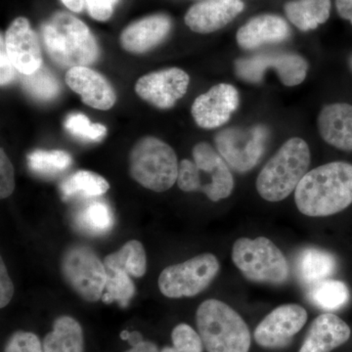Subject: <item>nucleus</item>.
Masks as SVG:
<instances>
[{
  "label": "nucleus",
  "instance_id": "14",
  "mask_svg": "<svg viewBox=\"0 0 352 352\" xmlns=\"http://www.w3.org/2000/svg\"><path fill=\"white\" fill-rule=\"evenodd\" d=\"M239 104L238 90L228 83H220L197 97L191 113L199 126L212 129L226 124Z\"/></svg>",
  "mask_w": 352,
  "mask_h": 352
},
{
  "label": "nucleus",
  "instance_id": "45",
  "mask_svg": "<svg viewBox=\"0 0 352 352\" xmlns=\"http://www.w3.org/2000/svg\"><path fill=\"white\" fill-rule=\"evenodd\" d=\"M111 1H112L113 3L115 4V6H116V4H117L118 2H119V0H111Z\"/></svg>",
  "mask_w": 352,
  "mask_h": 352
},
{
  "label": "nucleus",
  "instance_id": "21",
  "mask_svg": "<svg viewBox=\"0 0 352 352\" xmlns=\"http://www.w3.org/2000/svg\"><path fill=\"white\" fill-rule=\"evenodd\" d=\"M321 138L328 144L352 151V106L346 103H333L322 109L317 119Z\"/></svg>",
  "mask_w": 352,
  "mask_h": 352
},
{
  "label": "nucleus",
  "instance_id": "23",
  "mask_svg": "<svg viewBox=\"0 0 352 352\" xmlns=\"http://www.w3.org/2000/svg\"><path fill=\"white\" fill-rule=\"evenodd\" d=\"M289 22L300 31L315 30L330 17L331 0H296L285 6Z\"/></svg>",
  "mask_w": 352,
  "mask_h": 352
},
{
  "label": "nucleus",
  "instance_id": "16",
  "mask_svg": "<svg viewBox=\"0 0 352 352\" xmlns=\"http://www.w3.org/2000/svg\"><path fill=\"white\" fill-rule=\"evenodd\" d=\"M244 9L242 0H204L187 11L185 24L198 34H212L232 22Z\"/></svg>",
  "mask_w": 352,
  "mask_h": 352
},
{
  "label": "nucleus",
  "instance_id": "11",
  "mask_svg": "<svg viewBox=\"0 0 352 352\" xmlns=\"http://www.w3.org/2000/svg\"><path fill=\"white\" fill-rule=\"evenodd\" d=\"M275 69L286 87H296L307 78L308 65L305 58L294 53H259L241 58L235 63L236 74L245 82L258 83L267 69Z\"/></svg>",
  "mask_w": 352,
  "mask_h": 352
},
{
  "label": "nucleus",
  "instance_id": "9",
  "mask_svg": "<svg viewBox=\"0 0 352 352\" xmlns=\"http://www.w3.org/2000/svg\"><path fill=\"white\" fill-rule=\"evenodd\" d=\"M219 268V259L212 254H199L185 263L168 266L160 274V291L166 298H192L210 286Z\"/></svg>",
  "mask_w": 352,
  "mask_h": 352
},
{
  "label": "nucleus",
  "instance_id": "4",
  "mask_svg": "<svg viewBox=\"0 0 352 352\" xmlns=\"http://www.w3.org/2000/svg\"><path fill=\"white\" fill-rule=\"evenodd\" d=\"M196 322L208 352H249L252 342L249 327L226 303L214 298L201 302Z\"/></svg>",
  "mask_w": 352,
  "mask_h": 352
},
{
  "label": "nucleus",
  "instance_id": "18",
  "mask_svg": "<svg viewBox=\"0 0 352 352\" xmlns=\"http://www.w3.org/2000/svg\"><path fill=\"white\" fill-rule=\"evenodd\" d=\"M171 29V21L164 14L148 16L132 23L120 34V44L129 52H147L156 47L168 36Z\"/></svg>",
  "mask_w": 352,
  "mask_h": 352
},
{
  "label": "nucleus",
  "instance_id": "39",
  "mask_svg": "<svg viewBox=\"0 0 352 352\" xmlns=\"http://www.w3.org/2000/svg\"><path fill=\"white\" fill-rule=\"evenodd\" d=\"M336 7L340 17L352 24V0H336Z\"/></svg>",
  "mask_w": 352,
  "mask_h": 352
},
{
  "label": "nucleus",
  "instance_id": "1",
  "mask_svg": "<svg viewBox=\"0 0 352 352\" xmlns=\"http://www.w3.org/2000/svg\"><path fill=\"white\" fill-rule=\"evenodd\" d=\"M296 208L310 217L339 214L352 204V164L333 162L308 171L295 190Z\"/></svg>",
  "mask_w": 352,
  "mask_h": 352
},
{
  "label": "nucleus",
  "instance_id": "2",
  "mask_svg": "<svg viewBox=\"0 0 352 352\" xmlns=\"http://www.w3.org/2000/svg\"><path fill=\"white\" fill-rule=\"evenodd\" d=\"M44 47L63 68L87 67L99 56L96 39L87 25L75 16L57 12L41 25Z\"/></svg>",
  "mask_w": 352,
  "mask_h": 352
},
{
  "label": "nucleus",
  "instance_id": "35",
  "mask_svg": "<svg viewBox=\"0 0 352 352\" xmlns=\"http://www.w3.org/2000/svg\"><path fill=\"white\" fill-rule=\"evenodd\" d=\"M15 189L14 168L6 152L0 151V197L8 198Z\"/></svg>",
  "mask_w": 352,
  "mask_h": 352
},
{
  "label": "nucleus",
  "instance_id": "29",
  "mask_svg": "<svg viewBox=\"0 0 352 352\" xmlns=\"http://www.w3.org/2000/svg\"><path fill=\"white\" fill-rule=\"evenodd\" d=\"M27 159L30 170L43 175H59L66 170L72 164L71 156L61 150H36L29 154Z\"/></svg>",
  "mask_w": 352,
  "mask_h": 352
},
{
  "label": "nucleus",
  "instance_id": "15",
  "mask_svg": "<svg viewBox=\"0 0 352 352\" xmlns=\"http://www.w3.org/2000/svg\"><path fill=\"white\" fill-rule=\"evenodd\" d=\"M4 44L11 63L22 75H32L41 68V45L29 20L24 17L14 20L7 29Z\"/></svg>",
  "mask_w": 352,
  "mask_h": 352
},
{
  "label": "nucleus",
  "instance_id": "19",
  "mask_svg": "<svg viewBox=\"0 0 352 352\" xmlns=\"http://www.w3.org/2000/svg\"><path fill=\"white\" fill-rule=\"evenodd\" d=\"M351 331L346 322L333 314L314 319L298 352H331L346 344Z\"/></svg>",
  "mask_w": 352,
  "mask_h": 352
},
{
  "label": "nucleus",
  "instance_id": "33",
  "mask_svg": "<svg viewBox=\"0 0 352 352\" xmlns=\"http://www.w3.org/2000/svg\"><path fill=\"white\" fill-rule=\"evenodd\" d=\"M173 347L178 352H203L204 344L200 335L187 324H179L171 333Z\"/></svg>",
  "mask_w": 352,
  "mask_h": 352
},
{
  "label": "nucleus",
  "instance_id": "46",
  "mask_svg": "<svg viewBox=\"0 0 352 352\" xmlns=\"http://www.w3.org/2000/svg\"><path fill=\"white\" fill-rule=\"evenodd\" d=\"M351 67H352V57H351Z\"/></svg>",
  "mask_w": 352,
  "mask_h": 352
},
{
  "label": "nucleus",
  "instance_id": "25",
  "mask_svg": "<svg viewBox=\"0 0 352 352\" xmlns=\"http://www.w3.org/2000/svg\"><path fill=\"white\" fill-rule=\"evenodd\" d=\"M104 264L107 270L122 271L136 278L144 276L147 270L144 247L139 241H129L119 251L108 254Z\"/></svg>",
  "mask_w": 352,
  "mask_h": 352
},
{
  "label": "nucleus",
  "instance_id": "32",
  "mask_svg": "<svg viewBox=\"0 0 352 352\" xmlns=\"http://www.w3.org/2000/svg\"><path fill=\"white\" fill-rule=\"evenodd\" d=\"M67 131L78 138L87 140L98 141L107 133V129L100 124H92L87 116L82 113H73L69 116L65 122Z\"/></svg>",
  "mask_w": 352,
  "mask_h": 352
},
{
  "label": "nucleus",
  "instance_id": "37",
  "mask_svg": "<svg viewBox=\"0 0 352 352\" xmlns=\"http://www.w3.org/2000/svg\"><path fill=\"white\" fill-rule=\"evenodd\" d=\"M0 307H6L14 295V286L3 259L0 261Z\"/></svg>",
  "mask_w": 352,
  "mask_h": 352
},
{
  "label": "nucleus",
  "instance_id": "10",
  "mask_svg": "<svg viewBox=\"0 0 352 352\" xmlns=\"http://www.w3.org/2000/svg\"><path fill=\"white\" fill-rule=\"evenodd\" d=\"M270 129L265 126L248 129L229 127L215 135V145L220 156L234 170L244 173L258 164L265 151Z\"/></svg>",
  "mask_w": 352,
  "mask_h": 352
},
{
  "label": "nucleus",
  "instance_id": "8",
  "mask_svg": "<svg viewBox=\"0 0 352 352\" xmlns=\"http://www.w3.org/2000/svg\"><path fill=\"white\" fill-rule=\"evenodd\" d=\"M60 270L69 288L88 302L101 300L107 282L105 264L87 245H69L64 252Z\"/></svg>",
  "mask_w": 352,
  "mask_h": 352
},
{
  "label": "nucleus",
  "instance_id": "13",
  "mask_svg": "<svg viewBox=\"0 0 352 352\" xmlns=\"http://www.w3.org/2000/svg\"><path fill=\"white\" fill-rule=\"evenodd\" d=\"M190 78L179 68L162 69L139 78L135 91L140 98L160 109H170L188 89Z\"/></svg>",
  "mask_w": 352,
  "mask_h": 352
},
{
  "label": "nucleus",
  "instance_id": "30",
  "mask_svg": "<svg viewBox=\"0 0 352 352\" xmlns=\"http://www.w3.org/2000/svg\"><path fill=\"white\" fill-rule=\"evenodd\" d=\"M129 276L122 271L107 270L106 293L101 300L106 303L118 302L120 307H126L135 295V286Z\"/></svg>",
  "mask_w": 352,
  "mask_h": 352
},
{
  "label": "nucleus",
  "instance_id": "20",
  "mask_svg": "<svg viewBox=\"0 0 352 352\" xmlns=\"http://www.w3.org/2000/svg\"><path fill=\"white\" fill-rule=\"evenodd\" d=\"M291 36L288 23L277 15L264 14L248 21L237 32V43L245 50H256L266 43H277Z\"/></svg>",
  "mask_w": 352,
  "mask_h": 352
},
{
  "label": "nucleus",
  "instance_id": "24",
  "mask_svg": "<svg viewBox=\"0 0 352 352\" xmlns=\"http://www.w3.org/2000/svg\"><path fill=\"white\" fill-rule=\"evenodd\" d=\"M336 267L337 261L333 254L315 248L303 250L298 258V277L311 286L330 277Z\"/></svg>",
  "mask_w": 352,
  "mask_h": 352
},
{
  "label": "nucleus",
  "instance_id": "28",
  "mask_svg": "<svg viewBox=\"0 0 352 352\" xmlns=\"http://www.w3.org/2000/svg\"><path fill=\"white\" fill-rule=\"evenodd\" d=\"M76 223L83 231L94 235L107 233L113 226L112 210L107 204L92 201L78 212Z\"/></svg>",
  "mask_w": 352,
  "mask_h": 352
},
{
  "label": "nucleus",
  "instance_id": "43",
  "mask_svg": "<svg viewBox=\"0 0 352 352\" xmlns=\"http://www.w3.org/2000/svg\"><path fill=\"white\" fill-rule=\"evenodd\" d=\"M161 352H178V351H176V349L173 346V347L166 346V347H164L163 349H162Z\"/></svg>",
  "mask_w": 352,
  "mask_h": 352
},
{
  "label": "nucleus",
  "instance_id": "26",
  "mask_svg": "<svg viewBox=\"0 0 352 352\" xmlns=\"http://www.w3.org/2000/svg\"><path fill=\"white\" fill-rule=\"evenodd\" d=\"M308 300L324 310H339L349 302L351 294L346 284L338 280L326 279L312 285Z\"/></svg>",
  "mask_w": 352,
  "mask_h": 352
},
{
  "label": "nucleus",
  "instance_id": "34",
  "mask_svg": "<svg viewBox=\"0 0 352 352\" xmlns=\"http://www.w3.org/2000/svg\"><path fill=\"white\" fill-rule=\"evenodd\" d=\"M4 352H44L38 336L34 333L18 331L7 340Z\"/></svg>",
  "mask_w": 352,
  "mask_h": 352
},
{
  "label": "nucleus",
  "instance_id": "27",
  "mask_svg": "<svg viewBox=\"0 0 352 352\" xmlns=\"http://www.w3.org/2000/svg\"><path fill=\"white\" fill-rule=\"evenodd\" d=\"M110 184L105 178L88 170H78L61 184L65 201L75 196L97 197L107 193Z\"/></svg>",
  "mask_w": 352,
  "mask_h": 352
},
{
  "label": "nucleus",
  "instance_id": "41",
  "mask_svg": "<svg viewBox=\"0 0 352 352\" xmlns=\"http://www.w3.org/2000/svg\"><path fill=\"white\" fill-rule=\"evenodd\" d=\"M64 6L73 12L78 13L85 8L87 0H61Z\"/></svg>",
  "mask_w": 352,
  "mask_h": 352
},
{
  "label": "nucleus",
  "instance_id": "6",
  "mask_svg": "<svg viewBox=\"0 0 352 352\" xmlns=\"http://www.w3.org/2000/svg\"><path fill=\"white\" fill-rule=\"evenodd\" d=\"M177 157L164 141L148 136L140 139L129 154V173L145 188L155 192L170 189L177 182Z\"/></svg>",
  "mask_w": 352,
  "mask_h": 352
},
{
  "label": "nucleus",
  "instance_id": "36",
  "mask_svg": "<svg viewBox=\"0 0 352 352\" xmlns=\"http://www.w3.org/2000/svg\"><path fill=\"white\" fill-rule=\"evenodd\" d=\"M85 6L94 20L104 22L112 17L115 4L111 0H87Z\"/></svg>",
  "mask_w": 352,
  "mask_h": 352
},
{
  "label": "nucleus",
  "instance_id": "17",
  "mask_svg": "<svg viewBox=\"0 0 352 352\" xmlns=\"http://www.w3.org/2000/svg\"><path fill=\"white\" fill-rule=\"evenodd\" d=\"M66 82L89 107L106 111L112 108L117 100L115 89L107 78L87 67L69 69L66 74Z\"/></svg>",
  "mask_w": 352,
  "mask_h": 352
},
{
  "label": "nucleus",
  "instance_id": "44",
  "mask_svg": "<svg viewBox=\"0 0 352 352\" xmlns=\"http://www.w3.org/2000/svg\"><path fill=\"white\" fill-rule=\"evenodd\" d=\"M129 335H131V333L127 332V331H124L122 335H120V337H122V340H129Z\"/></svg>",
  "mask_w": 352,
  "mask_h": 352
},
{
  "label": "nucleus",
  "instance_id": "42",
  "mask_svg": "<svg viewBox=\"0 0 352 352\" xmlns=\"http://www.w3.org/2000/svg\"><path fill=\"white\" fill-rule=\"evenodd\" d=\"M129 342H131V346H136V344H140L143 342L142 337L138 332L131 333L129 338Z\"/></svg>",
  "mask_w": 352,
  "mask_h": 352
},
{
  "label": "nucleus",
  "instance_id": "5",
  "mask_svg": "<svg viewBox=\"0 0 352 352\" xmlns=\"http://www.w3.org/2000/svg\"><path fill=\"white\" fill-rule=\"evenodd\" d=\"M192 155L194 162H180L178 187L184 192H203L212 201L228 198L233 192L234 178L223 157L206 142L195 145Z\"/></svg>",
  "mask_w": 352,
  "mask_h": 352
},
{
  "label": "nucleus",
  "instance_id": "22",
  "mask_svg": "<svg viewBox=\"0 0 352 352\" xmlns=\"http://www.w3.org/2000/svg\"><path fill=\"white\" fill-rule=\"evenodd\" d=\"M43 346L44 352H83L82 326L73 317H59L44 338Z\"/></svg>",
  "mask_w": 352,
  "mask_h": 352
},
{
  "label": "nucleus",
  "instance_id": "31",
  "mask_svg": "<svg viewBox=\"0 0 352 352\" xmlns=\"http://www.w3.org/2000/svg\"><path fill=\"white\" fill-rule=\"evenodd\" d=\"M23 85L30 94L41 100H50L59 94V82L47 69L41 68L32 75H23Z\"/></svg>",
  "mask_w": 352,
  "mask_h": 352
},
{
  "label": "nucleus",
  "instance_id": "38",
  "mask_svg": "<svg viewBox=\"0 0 352 352\" xmlns=\"http://www.w3.org/2000/svg\"><path fill=\"white\" fill-rule=\"evenodd\" d=\"M1 51H0V83L2 87L8 85L15 78V67L11 63L6 50L3 36H1Z\"/></svg>",
  "mask_w": 352,
  "mask_h": 352
},
{
  "label": "nucleus",
  "instance_id": "3",
  "mask_svg": "<svg viewBox=\"0 0 352 352\" xmlns=\"http://www.w3.org/2000/svg\"><path fill=\"white\" fill-rule=\"evenodd\" d=\"M310 150L302 138L289 139L261 171L256 190L265 201H283L295 191L309 168Z\"/></svg>",
  "mask_w": 352,
  "mask_h": 352
},
{
  "label": "nucleus",
  "instance_id": "40",
  "mask_svg": "<svg viewBox=\"0 0 352 352\" xmlns=\"http://www.w3.org/2000/svg\"><path fill=\"white\" fill-rule=\"evenodd\" d=\"M126 352H160L156 344L151 342H141L140 344L132 346L131 349Z\"/></svg>",
  "mask_w": 352,
  "mask_h": 352
},
{
  "label": "nucleus",
  "instance_id": "12",
  "mask_svg": "<svg viewBox=\"0 0 352 352\" xmlns=\"http://www.w3.org/2000/svg\"><path fill=\"white\" fill-rule=\"evenodd\" d=\"M307 321V312L298 305H280L270 312L254 330L256 344L264 349L288 346Z\"/></svg>",
  "mask_w": 352,
  "mask_h": 352
},
{
  "label": "nucleus",
  "instance_id": "7",
  "mask_svg": "<svg viewBox=\"0 0 352 352\" xmlns=\"http://www.w3.org/2000/svg\"><path fill=\"white\" fill-rule=\"evenodd\" d=\"M232 261L247 279L256 283L282 285L289 278V264L283 252L265 237L236 241Z\"/></svg>",
  "mask_w": 352,
  "mask_h": 352
}]
</instances>
